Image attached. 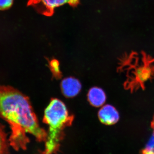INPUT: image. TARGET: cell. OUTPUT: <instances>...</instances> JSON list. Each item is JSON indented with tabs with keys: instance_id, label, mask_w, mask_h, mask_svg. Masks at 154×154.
I'll return each instance as SVG.
<instances>
[{
	"instance_id": "cell-1",
	"label": "cell",
	"mask_w": 154,
	"mask_h": 154,
	"mask_svg": "<svg viewBox=\"0 0 154 154\" xmlns=\"http://www.w3.org/2000/svg\"><path fill=\"white\" fill-rule=\"evenodd\" d=\"M0 117L10 125L9 144L16 150L27 147V133L39 141L46 140L47 134L38 124L28 97L10 86H0Z\"/></svg>"
},
{
	"instance_id": "cell-2",
	"label": "cell",
	"mask_w": 154,
	"mask_h": 154,
	"mask_svg": "<svg viewBox=\"0 0 154 154\" xmlns=\"http://www.w3.org/2000/svg\"><path fill=\"white\" fill-rule=\"evenodd\" d=\"M74 116L69 113L62 101L52 99L45 110L43 121L48 126L43 154H53L57 151L63 137V130L71 125Z\"/></svg>"
},
{
	"instance_id": "cell-3",
	"label": "cell",
	"mask_w": 154,
	"mask_h": 154,
	"mask_svg": "<svg viewBox=\"0 0 154 154\" xmlns=\"http://www.w3.org/2000/svg\"><path fill=\"white\" fill-rule=\"evenodd\" d=\"M79 2L80 0H29L28 5L33 7L39 14L51 17L56 8L66 4L76 7Z\"/></svg>"
},
{
	"instance_id": "cell-4",
	"label": "cell",
	"mask_w": 154,
	"mask_h": 154,
	"mask_svg": "<svg viewBox=\"0 0 154 154\" xmlns=\"http://www.w3.org/2000/svg\"><path fill=\"white\" fill-rule=\"evenodd\" d=\"M99 120L107 125L115 124L119 119L118 111L111 105H105L99 110L98 113Z\"/></svg>"
},
{
	"instance_id": "cell-5",
	"label": "cell",
	"mask_w": 154,
	"mask_h": 154,
	"mask_svg": "<svg viewBox=\"0 0 154 154\" xmlns=\"http://www.w3.org/2000/svg\"><path fill=\"white\" fill-rule=\"evenodd\" d=\"M82 86L79 81L73 77L64 79L61 84L62 92L66 97L72 98L79 93Z\"/></svg>"
},
{
	"instance_id": "cell-6",
	"label": "cell",
	"mask_w": 154,
	"mask_h": 154,
	"mask_svg": "<svg viewBox=\"0 0 154 154\" xmlns=\"http://www.w3.org/2000/svg\"><path fill=\"white\" fill-rule=\"evenodd\" d=\"M88 99L92 106L99 107L104 105L106 100L105 92L101 88L94 87L90 89L88 94Z\"/></svg>"
},
{
	"instance_id": "cell-7",
	"label": "cell",
	"mask_w": 154,
	"mask_h": 154,
	"mask_svg": "<svg viewBox=\"0 0 154 154\" xmlns=\"http://www.w3.org/2000/svg\"><path fill=\"white\" fill-rule=\"evenodd\" d=\"M9 143L4 127L0 124V154H8Z\"/></svg>"
},
{
	"instance_id": "cell-8",
	"label": "cell",
	"mask_w": 154,
	"mask_h": 154,
	"mask_svg": "<svg viewBox=\"0 0 154 154\" xmlns=\"http://www.w3.org/2000/svg\"><path fill=\"white\" fill-rule=\"evenodd\" d=\"M50 66L52 73L56 78H60L61 77V72L60 70L59 64L58 61L56 60H53L50 63Z\"/></svg>"
},
{
	"instance_id": "cell-9",
	"label": "cell",
	"mask_w": 154,
	"mask_h": 154,
	"mask_svg": "<svg viewBox=\"0 0 154 154\" xmlns=\"http://www.w3.org/2000/svg\"><path fill=\"white\" fill-rule=\"evenodd\" d=\"M13 3L14 0H0V10L4 11L10 8Z\"/></svg>"
},
{
	"instance_id": "cell-10",
	"label": "cell",
	"mask_w": 154,
	"mask_h": 154,
	"mask_svg": "<svg viewBox=\"0 0 154 154\" xmlns=\"http://www.w3.org/2000/svg\"><path fill=\"white\" fill-rule=\"evenodd\" d=\"M143 154H154V136L152 137L151 140L149 142L148 147L146 148L143 151Z\"/></svg>"
},
{
	"instance_id": "cell-11",
	"label": "cell",
	"mask_w": 154,
	"mask_h": 154,
	"mask_svg": "<svg viewBox=\"0 0 154 154\" xmlns=\"http://www.w3.org/2000/svg\"><path fill=\"white\" fill-rule=\"evenodd\" d=\"M151 127L152 128L153 130V135L154 136V117L152 121V122Z\"/></svg>"
}]
</instances>
